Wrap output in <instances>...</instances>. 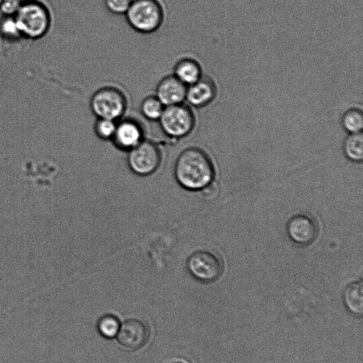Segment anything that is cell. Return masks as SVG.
Here are the masks:
<instances>
[{
  "label": "cell",
  "instance_id": "6da1fadb",
  "mask_svg": "<svg viewBox=\"0 0 363 363\" xmlns=\"http://www.w3.org/2000/svg\"><path fill=\"white\" fill-rule=\"evenodd\" d=\"M174 174L182 187L198 191L212 183L215 169L211 159L203 150L198 147H189L177 156Z\"/></svg>",
  "mask_w": 363,
  "mask_h": 363
},
{
  "label": "cell",
  "instance_id": "7a4b0ae2",
  "mask_svg": "<svg viewBox=\"0 0 363 363\" xmlns=\"http://www.w3.org/2000/svg\"><path fill=\"white\" fill-rule=\"evenodd\" d=\"M124 16L133 30L150 34L162 26L164 9L159 0H132Z\"/></svg>",
  "mask_w": 363,
  "mask_h": 363
},
{
  "label": "cell",
  "instance_id": "3957f363",
  "mask_svg": "<svg viewBox=\"0 0 363 363\" xmlns=\"http://www.w3.org/2000/svg\"><path fill=\"white\" fill-rule=\"evenodd\" d=\"M89 106L96 118L117 121L123 118L126 112L128 99L120 88L106 85L93 93L90 98Z\"/></svg>",
  "mask_w": 363,
  "mask_h": 363
},
{
  "label": "cell",
  "instance_id": "277c9868",
  "mask_svg": "<svg viewBox=\"0 0 363 363\" xmlns=\"http://www.w3.org/2000/svg\"><path fill=\"white\" fill-rule=\"evenodd\" d=\"M22 37L36 40L44 36L50 26V15L43 4L35 1L22 3L14 16Z\"/></svg>",
  "mask_w": 363,
  "mask_h": 363
},
{
  "label": "cell",
  "instance_id": "5b68a950",
  "mask_svg": "<svg viewBox=\"0 0 363 363\" xmlns=\"http://www.w3.org/2000/svg\"><path fill=\"white\" fill-rule=\"evenodd\" d=\"M157 122L163 134L170 138L180 139L192 132L196 117L191 107L183 103L165 106Z\"/></svg>",
  "mask_w": 363,
  "mask_h": 363
},
{
  "label": "cell",
  "instance_id": "8992f818",
  "mask_svg": "<svg viewBox=\"0 0 363 363\" xmlns=\"http://www.w3.org/2000/svg\"><path fill=\"white\" fill-rule=\"evenodd\" d=\"M127 162L134 174L148 176L159 168L162 162L161 150L155 143L143 140L128 150Z\"/></svg>",
  "mask_w": 363,
  "mask_h": 363
},
{
  "label": "cell",
  "instance_id": "52a82bcc",
  "mask_svg": "<svg viewBox=\"0 0 363 363\" xmlns=\"http://www.w3.org/2000/svg\"><path fill=\"white\" fill-rule=\"evenodd\" d=\"M186 267L197 280L209 283L217 280L223 272V264L214 254L206 250H198L189 255Z\"/></svg>",
  "mask_w": 363,
  "mask_h": 363
},
{
  "label": "cell",
  "instance_id": "ba28073f",
  "mask_svg": "<svg viewBox=\"0 0 363 363\" xmlns=\"http://www.w3.org/2000/svg\"><path fill=\"white\" fill-rule=\"evenodd\" d=\"M145 140L142 123L132 117H123L116 122L111 141L120 150L128 151Z\"/></svg>",
  "mask_w": 363,
  "mask_h": 363
},
{
  "label": "cell",
  "instance_id": "9c48e42d",
  "mask_svg": "<svg viewBox=\"0 0 363 363\" xmlns=\"http://www.w3.org/2000/svg\"><path fill=\"white\" fill-rule=\"evenodd\" d=\"M286 232L294 242L306 246L311 244L317 238L318 226L315 219L311 216L298 213L289 220Z\"/></svg>",
  "mask_w": 363,
  "mask_h": 363
},
{
  "label": "cell",
  "instance_id": "30bf717a",
  "mask_svg": "<svg viewBox=\"0 0 363 363\" xmlns=\"http://www.w3.org/2000/svg\"><path fill=\"white\" fill-rule=\"evenodd\" d=\"M149 335V329L144 322L132 318L125 320L120 326L116 339L124 349L135 351L145 345Z\"/></svg>",
  "mask_w": 363,
  "mask_h": 363
},
{
  "label": "cell",
  "instance_id": "8fae6325",
  "mask_svg": "<svg viewBox=\"0 0 363 363\" xmlns=\"http://www.w3.org/2000/svg\"><path fill=\"white\" fill-rule=\"evenodd\" d=\"M217 95V86L212 77L203 75L186 88V99L190 107L201 108L209 105Z\"/></svg>",
  "mask_w": 363,
  "mask_h": 363
},
{
  "label": "cell",
  "instance_id": "7c38bea8",
  "mask_svg": "<svg viewBox=\"0 0 363 363\" xmlns=\"http://www.w3.org/2000/svg\"><path fill=\"white\" fill-rule=\"evenodd\" d=\"M187 86L172 74L162 77L157 83L155 96L164 106L185 102Z\"/></svg>",
  "mask_w": 363,
  "mask_h": 363
},
{
  "label": "cell",
  "instance_id": "4fadbf2b",
  "mask_svg": "<svg viewBox=\"0 0 363 363\" xmlns=\"http://www.w3.org/2000/svg\"><path fill=\"white\" fill-rule=\"evenodd\" d=\"M172 74L188 86L203 76L202 67L196 60L184 57L176 62Z\"/></svg>",
  "mask_w": 363,
  "mask_h": 363
},
{
  "label": "cell",
  "instance_id": "5bb4252c",
  "mask_svg": "<svg viewBox=\"0 0 363 363\" xmlns=\"http://www.w3.org/2000/svg\"><path fill=\"white\" fill-rule=\"evenodd\" d=\"M362 281H357L347 286L344 301L347 308L354 314L361 315L363 312Z\"/></svg>",
  "mask_w": 363,
  "mask_h": 363
},
{
  "label": "cell",
  "instance_id": "9a60e30c",
  "mask_svg": "<svg viewBox=\"0 0 363 363\" xmlns=\"http://www.w3.org/2000/svg\"><path fill=\"white\" fill-rule=\"evenodd\" d=\"M343 151L350 160L361 162L363 160L362 133H349L343 143Z\"/></svg>",
  "mask_w": 363,
  "mask_h": 363
},
{
  "label": "cell",
  "instance_id": "2e32d148",
  "mask_svg": "<svg viewBox=\"0 0 363 363\" xmlns=\"http://www.w3.org/2000/svg\"><path fill=\"white\" fill-rule=\"evenodd\" d=\"M165 106L155 95L145 97L140 105L141 115L149 121H158Z\"/></svg>",
  "mask_w": 363,
  "mask_h": 363
},
{
  "label": "cell",
  "instance_id": "e0dca14e",
  "mask_svg": "<svg viewBox=\"0 0 363 363\" xmlns=\"http://www.w3.org/2000/svg\"><path fill=\"white\" fill-rule=\"evenodd\" d=\"M342 126L349 133L362 132L363 113L361 108L353 107L344 112L340 120Z\"/></svg>",
  "mask_w": 363,
  "mask_h": 363
},
{
  "label": "cell",
  "instance_id": "ac0fdd59",
  "mask_svg": "<svg viewBox=\"0 0 363 363\" xmlns=\"http://www.w3.org/2000/svg\"><path fill=\"white\" fill-rule=\"evenodd\" d=\"M120 328L118 318L113 315L108 314L101 317L97 324L99 333L106 338L115 337Z\"/></svg>",
  "mask_w": 363,
  "mask_h": 363
},
{
  "label": "cell",
  "instance_id": "d6986e66",
  "mask_svg": "<svg viewBox=\"0 0 363 363\" xmlns=\"http://www.w3.org/2000/svg\"><path fill=\"white\" fill-rule=\"evenodd\" d=\"M116 121L98 118L94 123V131L97 138L102 140H111L116 127Z\"/></svg>",
  "mask_w": 363,
  "mask_h": 363
},
{
  "label": "cell",
  "instance_id": "ffe728a7",
  "mask_svg": "<svg viewBox=\"0 0 363 363\" xmlns=\"http://www.w3.org/2000/svg\"><path fill=\"white\" fill-rule=\"evenodd\" d=\"M0 35L11 40L22 37L14 16H4L0 21Z\"/></svg>",
  "mask_w": 363,
  "mask_h": 363
},
{
  "label": "cell",
  "instance_id": "44dd1931",
  "mask_svg": "<svg viewBox=\"0 0 363 363\" xmlns=\"http://www.w3.org/2000/svg\"><path fill=\"white\" fill-rule=\"evenodd\" d=\"M132 0H104L108 11L114 15H125Z\"/></svg>",
  "mask_w": 363,
  "mask_h": 363
},
{
  "label": "cell",
  "instance_id": "7402d4cb",
  "mask_svg": "<svg viewBox=\"0 0 363 363\" xmlns=\"http://www.w3.org/2000/svg\"><path fill=\"white\" fill-rule=\"evenodd\" d=\"M22 2L20 0H2L0 11L4 16H14Z\"/></svg>",
  "mask_w": 363,
  "mask_h": 363
},
{
  "label": "cell",
  "instance_id": "603a6c76",
  "mask_svg": "<svg viewBox=\"0 0 363 363\" xmlns=\"http://www.w3.org/2000/svg\"><path fill=\"white\" fill-rule=\"evenodd\" d=\"M22 3H24V2H28V1H35V0H20Z\"/></svg>",
  "mask_w": 363,
  "mask_h": 363
},
{
  "label": "cell",
  "instance_id": "cb8c5ba5",
  "mask_svg": "<svg viewBox=\"0 0 363 363\" xmlns=\"http://www.w3.org/2000/svg\"><path fill=\"white\" fill-rule=\"evenodd\" d=\"M173 363H184V362H180V361H177V362H174Z\"/></svg>",
  "mask_w": 363,
  "mask_h": 363
},
{
  "label": "cell",
  "instance_id": "d4e9b609",
  "mask_svg": "<svg viewBox=\"0 0 363 363\" xmlns=\"http://www.w3.org/2000/svg\"><path fill=\"white\" fill-rule=\"evenodd\" d=\"M1 1H2V0H0V4H1Z\"/></svg>",
  "mask_w": 363,
  "mask_h": 363
}]
</instances>
